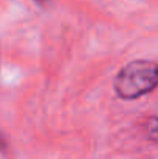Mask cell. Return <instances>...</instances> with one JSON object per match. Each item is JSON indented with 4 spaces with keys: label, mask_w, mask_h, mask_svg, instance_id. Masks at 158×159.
I'll return each instance as SVG.
<instances>
[{
    "label": "cell",
    "mask_w": 158,
    "mask_h": 159,
    "mask_svg": "<svg viewBox=\"0 0 158 159\" xmlns=\"http://www.w3.org/2000/svg\"><path fill=\"white\" fill-rule=\"evenodd\" d=\"M158 87V63L154 60H133L122 66L115 77L113 88L121 99L141 98Z\"/></svg>",
    "instance_id": "obj_1"
},
{
    "label": "cell",
    "mask_w": 158,
    "mask_h": 159,
    "mask_svg": "<svg viewBox=\"0 0 158 159\" xmlns=\"http://www.w3.org/2000/svg\"><path fill=\"white\" fill-rule=\"evenodd\" d=\"M146 128H147L149 138H151L152 141H157L158 142V117H152V119L147 122Z\"/></svg>",
    "instance_id": "obj_2"
},
{
    "label": "cell",
    "mask_w": 158,
    "mask_h": 159,
    "mask_svg": "<svg viewBox=\"0 0 158 159\" xmlns=\"http://www.w3.org/2000/svg\"><path fill=\"white\" fill-rule=\"evenodd\" d=\"M6 148V142H5V138L0 134V152H3Z\"/></svg>",
    "instance_id": "obj_3"
},
{
    "label": "cell",
    "mask_w": 158,
    "mask_h": 159,
    "mask_svg": "<svg viewBox=\"0 0 158 159\" xmlns=\"http://www.w3.org/2000/svg\"><path fill=\"white\" fill-rule=\"evenodd\" d=\"M36 2H39V3H42V2H45V0H36Z\"/></svg>",
    "instance_id": "obj_4"
}]
</instances>
